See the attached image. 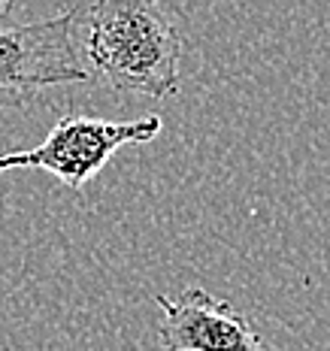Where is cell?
Instances as JSON below:
<instances>
[{"label": "cell", "instance_id": "cell-1", "mask_svg": "<svg viewBox=\"0 0 330 351\" xmlns=\"http://www.w3.org/2000/svg\"><path fill=\"white\" fill-rule=\"evenodd\" d=\"M82 25L91 76L158 100L179 91L182 31L167 0H94Z\"/></svg>", "mask_w": 330, "mask_h": 351}, {"label": "cell", "instance_id": "cell-2", "mask_svg": "<svg viewBox=\"0 0 330 351\" xmlns=\"http://www.w3.org/2000/svg\"><path fill=\"white\" fill-rule=\"evenodd\" d=\"M161 128H164L161 115H145V119L134 121H109L67 112L55 121V128L49 130V136L40 145L0 155V170H16V167L46 170L73 191H82L121 145L152 143L161 134Z\"/></svg>", "mask_w": 330, "mask_h": 351}, {"label": "cell", "instance_id": "cell-3", "mask_svg": "<svg viewBox=\"0 0 330 351\" xmlns=\"http://www.w3.org/2000/svg\"><path fill=\"white\" fill-rule=\"evenodd\" d=\"M76 21L79 10H64L43 21L0 25V106H21L46 88L91 79L73 40Z\"/></svg>", "mask_w": 330, "mask_h": 351}, {"label": "cell", "instance_id": "cell-4", "mask_svg": "<svg viewBox=\"0 0 330 351\" xmlns=\"http://www.w3.org/2000/svg\"><path fill=\"white\" fill-rule=\"evenodd\" d=\"M155 300L164 312L158 339L170 351H276L252 318L200 285L185 288L179 297L158 294Z\"/></svg>", "mask_w": 330, "mask_h": 351}, {"label": "cell", "instance_id": "cell-5", "mask_svg": "<svg viewBox=\"0 0 330 351\" xmlns=\"http://www.w3.org/2000/svg\"><path fill=\"white\" fill-rule=\"evenodd\" d=\"M10 3H16V0H0V19L6 16V10H10Z\"/></svg>", "mask_w": 330, "mask_h": 351}]
</instances>
